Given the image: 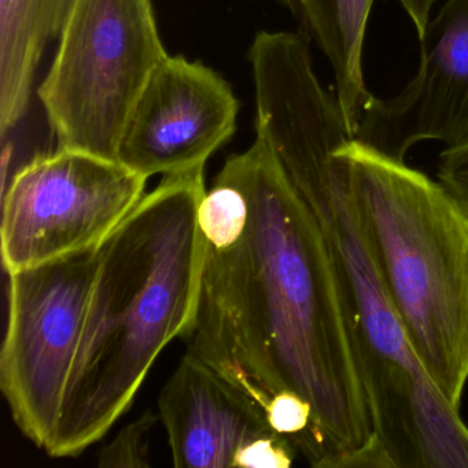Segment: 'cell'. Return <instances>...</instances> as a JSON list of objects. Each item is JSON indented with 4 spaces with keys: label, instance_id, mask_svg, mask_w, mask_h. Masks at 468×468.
I'll return each instance as SVG.
<instances>
[{
    "label": "cell",
    "instance_id": "1",
    "mask_svg": "<svg viewBox=\"0 0 468 468\" xmlns=\"http://www.w3.org/2000/svg\"><path fill=\"white\" fill-rule=\"evenodd\" d=\"M207 239L188 353L264 410H314L327 468H374L380 442L330 242L264 138L227 158L198 210ZM264 412V410H262Z\"/></svg>",
    "mask_w": 468,
    "mask_h": 468
},
{
    "label": "cell",
    "instance_id": "2",
    "mask_svg": "<svg viewBox=\"0 0 468 468\" xmlns=\"http://www.w3.org/2000/svg\"><path fill=\"white\" fill-rule=\"evenodd\" d=\"M204 168L164 176L98 248L50 456L76 457L100 441L169 342L190 334L207 256L198 220Z\"/></svg>",
    "mask_w": 468,
    "mask_h": 468
},
{
    "label": "cell",
    "instance_id": "3",
    "mask_svg": "<svg viewBox=\"0 0 468 468\" xmlns=\"http://www.w3.org/2000/svg\"><path fill=\"white\" fill-rule=\"evenodd\" d=\"M334 158L413 350L460 408L468 383L467 212L440 182L355 138Z\"/></svg>",
    "mask_w": 468,
    "mask_h": 468
},
{
    "label": "cell",
    "instance_id": "4",
    "mask_svg": "<svg viewBox=\"0 0 468 468\" xmlns=\"http://www.w3.org/2000/svg\"><path fill=\"white\" fill-rule=\"evenodd\" d=\"M290 180L319 220L341 272L375 437L394 468H421V459L454 453L467 440V424L408 339L334 154Z\"/></svg>",
    "mask_w": 468,
    "mask_h": 468
},
{
    "label": "cell",
    "instance_id": "5",
    "mask_svg": "<svg viewBox=\"0 0 468 468\" xmlns=\"http://www.w3.org/2000/svg\"><path fill=\"white\" fill-rule=\"evenodd\" d=\"M37 97L57 149L119 161L131 113L164 48L152 0H72Z\"/></svg>",
    "mask_w": 468,
    "mask_h": 468
},
{
    "label": "cell",
    "instance_id": "6",
    "mask_svg": "<svg viewBox=\"0 0 468 468\" xmlns=\"http://www.w3.org/2000/svg\"><path fill=\"white\" fill-rule=\"evenodd\" d=\"M147 180L87 153L56 149L35 157L2 190L7 275L98 248L142 201Z\"/></svg>",
    "mask_w": 468,
    "mask_h": 468
},
{
    "label": "cell",
    "instance_id": "7",
    "mask_svg": "<svg viewBox=\"0 0 468 468\" xmlns=\"http://www.w3.org/2000/svg\"><path fill=\"white\" fill-rule=\"evenodd\" d=\"M98 248L9 273L0 388L18 429L39 448L46 449L58 423L86 322Z\"/></svg>",
    "mask_w": 468,
    "mask_h": 468
},
{
    "label": "cell",
    "instance_id": "8",
    "mask_svg": "<svg viewBox=\"0 0 468 468\" xmlns=\"http://www.w3.org/2000/svg\"><path fill=\"white\" fill-rule=\"evenodd\" d=\"M239 102L212 68L168 56L136 102L119 147V163L142 176L205 166L237 131Z\"/></svg>",
    "mask_w": 468,
    "mask_h": 468
},
{
    "label": "cell",
    "instance_id": "9",
    "mask_svg": "<svg viewBox=\"0 0 468 468\" xmlns=\"http://www.w3.org/2000/svg\"><path fill=\"white\" fill-rule=\"evenodd\" d=\"M468 136V0H446L420 37L415 78L391 100L372 95L353 138L404 161L420 142Z\"/></svg>",
    "mask_w": 468,
    "mask_h": 468
},
{
    "label": "cell",
    "instance_id": "10",
    "mask_svg": "<svg viewBox=\"0 0 468 468\" xmlns=\"http://www.w3.org/2000/svg\"><path fill=\"white\" fill-rule=\"evenodd\" d=\"M158 408L177 468H235L243 449L278 434L253 399L188 352Z\"/></svg>",
    "mask_w": 468,
    "mask_h": 468
},
{
    "label": "cell",
    "instance_id": "11",
    "mask_svg": "<svg viewBox=\"0 0 468 468\" xmlns=\"http://www.w3.org/2000/svg\"><path fill=\"white\" fill-rule=\"evenodd\" d=\"M303 34L330 62L335 98L355 136L372 94L364 83L363 50L375 0H281Z\"/></svg>",
    "mask_w": 468,
    "mask_h": 468
},
{
    "label": "cell",
    "instance_id": "12",
    "mask_svg": "<svg viewBox=\"0 0 468 468\" xmlns=\"http://www.w3.org/2000/svg\"><path fill=\"white\" fill-rule=\"evenodd\" d=\"M72 0H0V135L26 117L43 54L58 37Z\"/></svg>",
    "mask_w": 468,
    "mask_h": 468
},
{
    "label": "cell",
    "instance_id": "13",
    "mask_svg": "<svg viewBox=\"0 0 468 468\" xmlns=\"http://www.w3.org/2000/svg\"><path fill=\"white\" fill-rule=\"evenodd\" d=\"M158 418L152 412L139 416L100 452L101 468L150 467V435Z\"/></svg>",
    "mask_w": 468,
    "mask_h": 468
},
{
    "label": "cell",
    "instance_id": "14",
    "mask_svg": "<svg viewBox=\"0 0 468 468\" xmlns=\"http://www.w3.org/2000/svg\"><path fill=\"white\" fill-rule=\"evenodd\" d=\"M437 177L468 215V136L441 153Z\"/></svg>",
    "mask_w": 468,
    "mask_h": 468
},
{
    "label": "cell",
    "instance_id": "15",
    "mask_svg": "<svg viewBox=\"0 0 468 468\" xmlns=\"http://www.w3.org/2000/svg\"><path fill=\"white\" fill-rule=\"evenodd\" d=\"M397 2L401 5L402 9L412 21L416 34L420 39L431 20L432 6L437 0H397Z\"/></svg>",
    "mask_w": 468,
    "mask_h": 468
}]
</instances>
